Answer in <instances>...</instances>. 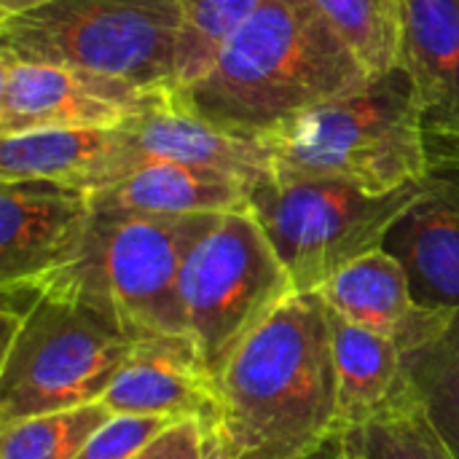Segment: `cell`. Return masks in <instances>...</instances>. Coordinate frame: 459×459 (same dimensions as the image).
Masks as SVG:
<instances>
[{
  "instance_id": "6da1fadb",
  "label": "cell",
  "mask_w": 459,
  "mask_h": 459,
  "mask_svg": "<svg viewBox=\"0 0 459 459\" xmlns=\"http://www.w3.org/2000/svg\"><path fill=\"white\" fill-rule=\"evenodd\" d=\"M204 428L231 459H301L339 436L331 317L317 293H293L237 347Z\"/></svg>"
},
{
  "instance_id": "7a4b0ae2",
  "label": "cell",
  "mask_w": 459,
  "mask_h": 459,
  "mask_svg": "<svg viewBox=\"0 0 459 459\" xmlns=\"http://www.w3.org/2000/svg\"><path fill=\"white\" fill-rule=\"evenodd\" d=\"M368 75L315 0H261L212 65L175 94L215 126L266 137Z\"/></svg>"
},
{
  "instance_id": "3957f363",
  "label": "cell",
  "mask_w": 459,
  "mask_h": 459,
  "mask_svg": "<svg viewBox=\"0 0 459 459\" xmlns=\"http://www.w3.org/2000/svg\"><path fill=\"white\" fill-rule=\"evenodd\" d=\"M0 288V425L100 403L140 333L65 272Z\"/></svg>"
},
{
  "instance_id": "277c9868",
  "label": "cell",
  "mask_w": 459,
  "mask_h": 459,
  "mask_svg": "<svg viewBox=\"0 0 459 459\" xmlns=\"http://www.w3.org/2000/svg\"><path fill=\"white\" fill-rule=\"evenodd\" d=\"M274 178H328L368 194L428 183L430 151L417 86L403 65L266 134Z\"/></svg>"
},
{
  "instance_id": "5b68a950",
  "label": "cell",
  "mask_w": 459,
  "mask_h": 459,
  "mask_svg": "<svg viewBox=\"0 0 459 459\" xmlns=\"http://www.w3.org/2000/svg\"><path fill=\"white\" fill-rule=\"evenodd\" d=\"M0 38L27 59L178 89V0H48L0 16Z\"/></svg>"
},
{
  "instance_id": "8992f818",
  "label": "cell",
  "mask_w": 459,
  "mask_h": 459,
  "mask_svg": "<svg viewBox=\"0 0 459 459\" xmlns=\"http://www.w3.org/2000/svg\"><path fill=\"white\" fill-rule=\"evenodd\" d=\"M428 194V183L368 194L328 178H269L247 199L296 293L320 285L360 255L385 247L395 223Z\"/></svg>"
},
{
  "instance_id": "52a82bcc",
  "label": "cell",
  "mask_w": 459,
  "mask_h": 459,
  "mask_svg": "<svg viewBox=\"0 0 459 459\" xmlns=\"http://www.w3.org/2000/svg\"><path fill=\"white\" fill-rule=\"evenodd\" d=\"M221 215L94 210L78 253L56 272L108 301L137 331L186 336L180 274L191 247Z\"/></svg>"
},
{
  "instance_id": "ba28073f",
  "label": "cell",
  "mask_w": 459,
  "mask_h": 459,
  "mask_svg": "<svg viewBox=\"0 0 459 459\" xmlns=\"http://www.w3.org/2000/svg\"><path fill=\"white\" fill-rule=\"evenodd\" d=\"M296 293L247 210L226 212L191 247L180 274L186 336L212 379L237 347Z\"/></svg>"
},
{
  "instance_id": "9c48e42d",
  "label": "cell",
  "mask_w": 459,
  "mask_h": 459,
  "mask_svg": "<svg viewBox=\"0 0 459 459\" xmlns=\"http://www.w3.org/2000/svg\"><path fill=\"white\" fill-rule=\"evenodd\" d=\"M169 89H143L118 78L0 51V137L43 129H118Z\"/></svg>"
},
{
  "instance_id": "30bf717a",
  "label": "cell",
  "mask_w": 459,
  "mask_h": 459,
  "mask_svg": "<svg viewBox=\"0 0 459 459\" xmlns=\"http://www.w3.org/2000/svg\"><path fill=\"white\" fill-rule=\"evenodd\" d=\"M153 161L204 167L247 180L250 186L274 178V151L269 137L215 126L186 108L175 91L161 97L134 121L118 126V143L100 188Z\"/></svg>"
},
{
  "instance_id": "8fae6325",
  "label": "cell",
  "mask_w": 459,
  "mask_h": 459,
  "mask_svg": "<svg viewBox=\"0 0 459 459\" xmlns=\"http://www.w3.org/2000/svg\"><path fill=\"white\" fill-rule=\"evenodd\" d=\"M91 199L81 188L0 183V285L30 282L65 266L81 247Z\"/></svg>"
},
{
  "instance_id": "7c38bea8",
  "label": "cell",
  "mask_w": 459,
  "mask_h": 459,
  "mask_svg": "<svg viewBox=\"0 0 459 459\" xmlns=\"http://www.w3.org/2000/svg\"><path fill=\"white\" fill-rule=\"evenodd\" d=\"M317 296L339 317L398 344L403 355L449 331L457 312L422 307L401 261L379 247L328 277Z\"/></svg>"
},
{
  "instance_id": "4fadbf2b",
  "label": "cell",
  "mask_w": 459,
  "mask_h": 459,
  "mask_svg": "<svg viewBox=\"0 0 459 459\" xmlns=\"http://www.w3.org/2000/svg\"><path fill=\"white\" fill-rule=\"evenodd\" d=\"M113 417L210 420L215 379L204 368L188 336H140L124 368L102 395Z\"/></svg>"
},
{
  "instance_id": "5bb4252c",
  "label": "cell",
  "mask_w": 459,
  "mask_h": 459,
  "mask_svg": "<svg viewBox=\"0 0 459 459\" xmlns=\"http://www.w3.org/2000/svg\"><path fill=\"white\" fill-rule=\"evenodd\" d=\"M425 134L459 137V0H403V59Z\"/></svg>"
},
{
  "instance_id": "9a60e30c",
  "label": "cell",
  "mask_w": 459,
  "mask_h": 459,
  "mask_svg": "<svg viewBox=\"0 0 459 459\" xmlns=\"http://www.w3.org/2000/svg\"><path fill=\"white\" fill-rule=\"evenodd\" d=\"M255 186L226 172L153 161L121 180L89 194L94 210H124L148 215H226L247 210Z\"/></svg>"
},
{
  "instance_id": "2e32d148",
  "label": "cell",
  "mask_w": 459,
  "mask_h": 459,
  "mask_svg": "<svg viewBox=\"0 0 459 459\" xmlns=\"http://www.w3.org/2000/svg\"><path fill=\"white\" fill-rule=\"evenodd\" d=\"M328 317L339 387V433L417 401L403 352L395 342L366 331L331 309Z\"/></svg>"
},
{
  "instance_id": "e0dca14e",
  "label": "cell",
  "mask_w": 459,
  "mask_h": 459,
  "mask_svg": "<svg viewBox=\"0 0 459 459\" xmlns=\"http://www.w3.org/2000/svg\"><path fill=\"white\" fill-rule=\"evenodd\" d=\"M385 250H390L409 274L414 299L422 307L452 309L459 315V199L428 194L395 223Z\"/></svg>"
},
{
  "instance_id": "ac0fdd59",
  "label": "cell",
  "mask_w": 459,
  "mask_h": 459,
  "mask_svg": "<svg viewBox=\"0 0 459 459\" xmlns=\"http://www.w3.org/2000/svg\"><path fill=\"white\" fill-rule=\"evenodd\" d=\"M116 143L118 129H43L0 137V183L46 180L94 194Z\"/></svg>"
},
{
  "instance_id": "d6986e66",
  "label": "cell",
  "mask_w": 459,
  "mask_h": 459,
  "mask_svg": "<svg viewBox=\"0 0 459 459\" xmlns=\"http://www.w3.org/2000/svg\"><path fill=\"white\" fill-rule=\"evenodd\" d=\"M333 459H457L428 420L420 401L347 428L336 436Z\"/></svg>"
},
{
  "instance_id": "ffe728a7",
  "label": "cell",
  "mask_w": 459,
  "mask_h": 459,
  "mask_svg": "<svg viewBox=\"0 0 459 459\" xmlns=\"http://www.w3.org/2000/svg\"><path fill=\"white\" fill-rule=\"evenodd\" d=\"M315 5L368 73L401 65L403 0H315Z\"/></svg>"
},
{
  "instance_id": "44dd1931",
  "label": "cell",
  "mask_w": 459,
  "mask_h": 459,
  "mask_svg": "<svg viewBox=\"0 0 459 459\" xmlns=\"http://www.w3.org/2000/svg\"><path fill=\"white\" fill-rule=\"evenodd\" d=\"M403 360L420 406L459 459V315L446 333Z\"/></svg>"
},
{
  "instance_id": "7402d4cb",
  "label": "cell",
  "mask_w": 459,
  "mask_h": 459,
  "mask_svg": "<svg viewBox=\"0 0 459 459\" xmlns=\"http://www.w3.org/2000/svg\"><path fill=\"white\" fill-rule=\"evenodd\" d=\"M113 414L105 403L0 425V459H75Z\"/></svg>"
},
{
  "instance_id": "603a6c76",
  "label": "cell",
  "mask_w": 459,
  "mask_h": 459,
  "mask_svg": "<svg viewBox=\"0 0 459 459\" xmlns=\"http://www.w3.org/2000/svg\"><path fill=\"white\" fill-rule=\"evenodd\" d=\"M261 0H178V89L191 86L215 59L226 38L258 8Z\"/></svg>"
},
{
  "instance_id": "cb8c5ba5",
  "label": "cell",
  "mask_w": 459,
  "mask_h": 459,
  "mask_svg": "<svg viewBox=\"0 0 459 459\" xmlns=\"http://www.w3.org/2000/svg\"><path fill=\"white\" fill-rule=\"evenodd\" d=\"M175 420L167 417H110L75 459H134Z\"/></svg>"
},
{
  "instance_id": "d4e9b609",
  "label": "cell",
  "mask_w": 459,
  "mask_h": 459,
  "mask_svg": "<svg viewBox=\"0 0 459 459\" xmlns=\"http://www.w3.org/2000/svg\"><path fill=\"white\" fill-rule=\"evenodd\" d=\"M134 459H204V422L180 420L169 425L143 455Z\"/></svg>"
},
{
  "instance_id": "484cf974",
  "label": "cell",
  "mask_w": 459,
  "mask_h": 459,
  "mask_svg": "<svg viewBox=\"0 0 459 459\" xmlns=\"http://www.w3.org/2000/svg\"><path fill=\"white\" fill-rule=\"evenodd\" d=\"M204 459H231L229 452L221 446V441L207 428H204Z\"/></svg>"
},
{
  "instance_id": "4316f807",
  "label": "cell",
  "mask_w": 459,
  "mask_h": 459,
  "mask_svg": "<svg viewBox=\"0 0 459 459\" xmlns=\"http://www.w3.org/2000/svg\"><path fill=\"white\" fill-rule=\"evenodd\" d=\"M40 3H48V0H0V16L5 13H16V11H27V8H35Z\"/></svg>"
},
{
  "instance_id": "83f0119b",
  "label": "cell",
  "mask_w": 459,
  "mask_h": 459,
  "mask_svg": "<svg viewBox=\"0 0 459 459\" xmlns=\"http://www.w3.org/2000/svg\"><path fill=\"white\" fill-rule=\"evenodd\" d=\"M333 452H336V436L323 449H317V452H312V455H307V457L301 459H333Z\"/></svg>"
}]
</instances>
